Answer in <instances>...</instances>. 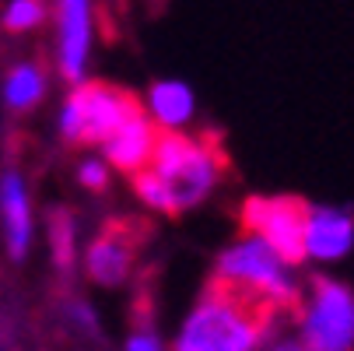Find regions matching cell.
<instances>
[{"mask_svg": "<svg viewBox=\"0 0 354 351\" xmlns=\"http://www.w3.org/2000/svg\"><path fill=\"white\" fill-rule=\"evenodd\" d=\"M49 242H53V257H57V264L67 267L71 257H74V222H71L64 211H57L53 222H49Z\"/></svg>", "mask_w": 354, "mask_h": 351, "instance_id": "obj_15", "label": "cell"}, {"mask_svg": "<svg viewBox=\"0 0 354 351\" xmlns=\"http://www.w3.org/2000/svg\"><path fill=\"white\" fill-rule=\"evenodd\" d=\"M77 179H81V186H88V190H106V186H109V162H102V159L81 162Z\"/></svg>", "mask_w": 354, "mask_h": 351, "instance_id": "obj_16", "label": "cell"}, {"mask_svg": "<svg viewBox=\"0 0 354 351\" xmlns=\"http://www.w3.org/2000/svg\"><path fill=\"white\" fill-rule=\"evenodd\" d=\"M306 215H309V204L298 197H249L242 208L245 228L267 239L291 267L309 260L306 257Z\"/></svg>", "mask_w": 354, "mask_h": 351, "instance_id": "obj_6", "label": "cell"}, {"mask_svg": "<svg viewBox=\"0 0 354 351\" xmlns=\"http://www.w3.org/2000/svg\"><path fill=\"white\" fill-rule=\"evenodd\" d=\"M140 98L113 88V84H74L71 98L64 102L60 113V134L67 141H88V144H102L106 137H113L123 123H130L133 116H140Z\"/></svg>", "mask_w": 354, "mask_h": 351, "instance_id": "obj_4", "label": "cell"}, {"mask_svg": "<svg viewBox=\"0 0 354 351\" xmlns=\"http://www.w3.org/2000/svg\"><path fill=\"white\" fill-rule=\"evenodd\" d=\"M218 278L263 295L281 313L301 309V285L291 274V264L257 232H249L245 239L232 242L218 257Z\"/></svg>", "mask_w": 354, "mask_h": 351, "instance_id": "obj_3", "label": "cell"}, {"mask_svg": "<svg viewBox=\"0 0 354 351\" xmlns=\"http://www.w3.org/2000/svg\"><path fill=\"white\" fill-rule=\"evenodd\" d=\"M281 309L263 295L214 278L200 295L193 313L183 320L176 348L179 351H249L267 344L274 316Z\"/></svg>", "mask_w": 354, "mask_h": 351, "instance_id": "obj_1", "label": "cell"}, {"mask_svg": "<svg viewBox=\"0 0 354 351\" xmlns=\"http://www.w3.org/2000/svg\"><path fill=\"white\" fill-rule=\"evenodd\" d=\"M42 18H46L42 0H11L8 11H4V25H8L11 32H28V28H35Z\"/></svg>", "mask_w": 354, "mask_h": 351, "instance_id": "obj_14", "label": "cell"}, {"mask_svg": "<svg viewBox=\"0 0 354 351\" xmlns=\"http://www.w3.org/2000/svg\"><path fill=\"white\" fill-rule=\"evenodd\" d=\"M46 95V74L35 64H18L4 81V98L11 109H32Z\"/></svg>", "mask_w": 354, "mask_h": 351, "instance_id": "obj_13", "label": "cell"}, {"mask_svg": "<svg viewBox=\"0 0 354 351\" xmlns=\"http://www.w3.org/2000/svg\"><path fill=\"white\" fill-rule=\"evenodd\" d=\"M67 316H71L74 330H81V334H88V337H98V316H95V309H91L88 303H71Z\"/></svg>", "mask_w": 354, "mask_h": 351, "instance_id": "obj_18", "label": "cell"}, {"mask_svg": "<svg viewBox=\"0 0 354 351\" xmlns=\"http://www.w3.org/2000/svg\"><path fill=\"white\" fill-rule=\"evenodd\" d=\"M301 348L313 351H347L354 348V291L333 278L316 274L309 303L301 306Z\"/></svg>", "mask_w": 354, "mask_h": 351, "instance_id": "obj_5", "label": "cell"}, {"mask_svg": "<svg viewBox=\"0 0 354 351\" xmlns=\"http://www.w3.org/2000/svg\"><path fill=\"white\" fill-rule=\"evenodd\" d=\"M155 144H158V123L151 116H133L130 123H123L113 137L102 141V152H106V162L127 176L140 172L151 155H155Z\"/></svg>", "mask_w": 354, "mask_h": 351, "instance_id": "obj_10", "label": "cell"}, {"mask_svg": "<svg viewBox=\"0 0 354 351\" xmlns=\"http://www.w3.org/2000/svg\"><path fill=\"white\" fill-rule=\"evenodd\" d=\"M133 253H137V239H133V228L116 222L109 225L102 235H98L88 249V274L95 285H106V288H116L130 278V267H133Z\"/></svg>", "mask_w": 354, "mask_h": 351, "instance_id": "obj_8", "label": "cell"}, {"mask_svg": "<svg viewBox=\"0 0 354 351\" xmlns=\"http://www.w3.org/2000/svg\"><path fill=\"white\" fill-rule=\"evenodd\" d=\"M0 211H4V225H8V249L15 260H21L32 246V208H28L25 179L18 172H8L0 179Z\"/></svg>", "mask_w": 354, "mask_h": 351, "instance_id": "obj_11", "label": "cell"}, {"mask_svg": "<svg viewBox=\"0 0 354 351\" xmlns=\"http://www.w3.org/2000/svg\"><path fill=\"white\" fill-rule=\"evenodd\" d=\"M91 53V0H60V71L81 84Z\"/></svg>", "mask_w": 354, "mask_h": 351, "instance_id": "obj_9", "label": "cell"}, {"mask_svg": "<svg viewBox=\"0 0 354 351\" xmlns=\"http://www.w3.org/2000/svg\"><path fill=\"white\" fill-rule=\"evenodd\" d=\"M158 348H162V337H158V330L151 327L147 320L137 323L130 330V337H127V351H158Z\"/></svg>", "mask_w": 354, "mask_h": 351, "instance_id": "obj_17", "label": "cell"}, {"mask_svg": "<svg viewBox=\"0 0 354 351\" xmlns=\"http://www.w3.org/2000/svg\"><path fill=\"white\" fill-rule=\"evenodd\" d=\"M354 246V211L347 208H333V204H309L306 215V257L330 264V260H344L347 249Z\"/></svg>", "mask_w": 354, "mask_h": 351, "instance_id": "obj_7", "label": "cell"}, {"mask_svg": "<svg viewBox=\"0 0 354 351\" xmlns=\"http://www.w3.org/2000/svg\"><path fill=\"white\" fill-rule=\"evenodd\" d=\"M193 109H196V98L186 81H158L147 91V116L165 130H179L183 123H189Z\"/></svg>", "mask_w": 354, "mask_h": 351, "instance_id": "obj_12", "label": "cell"}, {"mask_svg": "<svg viewBox=\"0 0 354 351\" xmlns=\"http://www.w3.org/2000/svg\"><path fill=\"white\" fill-rule=\"evenodd\" d=\"M147 169L155 172L172 200V215H183L204 200L221 179V159L211 137H189L183 130L158 134Z\"/></svg>", "mask_w": 354, "mask_h": 351, "instance_id": "obj_2", "label": "cell"}]
</instances>
